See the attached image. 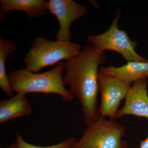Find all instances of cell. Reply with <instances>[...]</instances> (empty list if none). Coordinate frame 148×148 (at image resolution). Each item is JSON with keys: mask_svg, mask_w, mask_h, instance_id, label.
<instances>
[{"mask_svg": "<svg viewBox=\"0 0 148 148\" xmlns=\"http://www.w3.org/2000/svg\"><path fill=\"white\" fill-rule=\"evenodd\" d=\"M106 59L104 51L88 44L77 55L66 62L64 84L69 86V91L79 101L87 127L101 117L97 106L98 75L99 67Z\"/></svg>", "mask_w": 148, "mask_h": 148, "instance_id": "1", "label": "cell"}, {"mask_svg": "<svg viewBox=\"0 0 148 148\" xmlns=\"http://www.w3.org/2000/svg\"><path fill=\"white\" fill-rule=\"evenodd\" d=\"M65 67L66 62L62 61L52 70L40 73L26 69L12 71L8 75L12 90L16 93L26 95L30 93L56 94L65 102H71L74 96L66 89L63 81Z\"/></svg>", "mask_w": 148, "mask_h": 148, "instance_id": "2", "label": "cell"}, {"mask_svg": "<svg viewBox=\"0 0 148 148\" xmlns=\"http://www.w3.org/2000/svg\"><path fill=\"white\" fill-rule=\"evenodd\" d=\"M81 49V46L77 43L51 40L38 37L32 41L24 62L27 70L39 73L47 66L71 59L80 53Z\"/></svg>", "mask_w": 148, "mask_h": 148, "instance_id": "3", "label": "cell"}, {"mask_svg": "<svg viewBox=\"0 0 148 148\" xmlns=\"http://www.w3.org/2000/svg\"><path fill=\"white\" fill-rule=\"evenodd\" d=\"M125 132L121 123L101 116L87 127L82 138L71 148H128L123 139Z\"/></svg>", "mask_w": 148, "mask_h": 148, "instance_id": "4", "label": "cell"}, {"mask_svg": "<svg viewBox=\"0 0 148 148\" xmlns=\"http://www.w3.org/2000/svg\"><path fill=\"white\" fill-rule=\"evenodd\" d=\"M120 16V11L118 9L109 29L103 34L88 36L87 41L88 44L103 51L108 50L118 52L127 62H148L147 59L139 55L135 51L138 42L130 39L125 31L119 28L118 23Z\"/></svg>", "mask_w": 148, "mask_h": 148, "instance_id": "5", "label": "cell"}, {"mask_svg": "<svg viewBox=\"0 0 148 148\" xmlns=\"http://www.w3.org/2000/svg\"><path fill=\"white\" fill-rule=\"evenodd\" d=\"M132 84L118 78L99 73V92L101 102L99 108L100 116L117 118L121 102L125 98Z\"/></svg>", "mask_w": 148, "mask_h": 148, "instance_id": "6", "label": "cell"}, {"mask_svg": "<svg viewBox=\"0 0 148 148\" xmlns=\"http://www.w3.org/2000/svg\"><path fill=\"white\" fill-rule=\"evenodd\" d=\"M47 10L56 16L59 23L56 40L64 42L71 40L70 28L72 23L88 12L85 5L73 0H50L48 2Z\"/></svg>", "mask_w": 148, "mask_h": 148, "instance_id": "7", "label": "cell"}, {"mask_svg": "<svg viewBox=\"0 0 148 148\" xmlns=\"http://www.w3.org/2000/svg\"><path fill=\"white\" fill-rule=\"evenodd\" d=\"M148 80L135 82L130 87L125 97L124 106L120 109L117 118L125 115H134L148 119Z\"/></svg>", "mask_w": 148, "mask_h": 148, "instance_id": "8", "label": "cell"}, {"mask_svg": "<svg viewBox=\"0 0 148 148\" xmlns=\"http://www.w3.org/2000/svg\"><path fill=\"white\" fill-rule=\"evenodd\" d=\"M99 73L116 77L132 84L135 82L148 77V62L131 61L119 67L102 66Z\"/></svg>", "mask_w": 148, "mask_h": 148, "instance_id": "9", "label": "cell"}, {"mask_svg": "<svg viewBox=\"0 0 148 148\" xmlns=\"http://www.w3.org/2000/svg\"><path fill=\"white\" fill-rule=\"evenodd\" d=\"M33 109L28 102L27 95L16 93L8 99L0 102V123H5L19 117L32 114Z\"/></svg>", "mask_w": 148, "mask_h": 148, "instance_id": "10", "label": "cell"}, {"mask_svg": "<svg viewBox=\"0 0 148 148\" xmlns=\"http://www.w3.org/2000/svg\"><path fill=\"white\" fill-rule=\"evenodd\" d=\"M48 2L46 0H1L0 18L2 19L5 14L16 11L24 12L29 18H38L47 10Z\"/></svg>", "mask_w": 148, "mask_h": 148, "instance_id": "11", "label": "cell"}, {"mask_svg": "<svg viewBox=\"0 0 148 148\" xmlns=\"http://www.w3.org/2000/svg\"><path fill=\"white\" fill-rule=\"evenodd\" d=\"M16 49V44L14 42L0 38V88L10 98L13 96V91L6 73V61L10 54Z\"/></svg>", "mask_w": 148, "mask_h": 148, "instance_id": "12", "label": "cell"}, {"mask_svg": "<svg viewBox=\"0 0 148 148\" xmlns=\"http://www.w3.org/2000/svg\"><path fill=\"white\" fill-rule=\"evenodd\" d=\"M76 141L75 138L71 137L61 143L52 145H36L26 142L22 138L20 133L18 132L16 134V141L15 142L17 148H71Z\"/></svg>", "mask_w": 148, "mask_h": 148, "instance_id": "13", "label": "cell"}, {"mask_svg": "<svg viewBox=\"0 0 148 148\" xmlns=\"http://www.w3.org/2000/svg\"><path fill=\"white\" fill-rule=\"evenodd\" d=\"M140 148H148V136L146 139L140 142Z\"/></svg>", "mask_w": 148, "mask_h": 148, "instance_id": "14", "label": "cell"}, {"mask_svg": "<svg viewBox=\"0 0 148 148\" xmlns=\"http://www.w3.org/2000/svg\"><path fill=\"white\" fill-rule=\"evenodd\" d=\"M0 148H16V142L11 144L10 145L6 147H1Z\"/></svg>", "mask_w": 148, "mask_h": 148, "instance_id": "15", "label": "cell"}]
</instances>
